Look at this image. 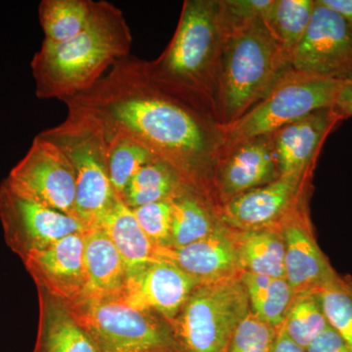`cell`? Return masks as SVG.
Wrapping results in <instances>:
<instances>
[{
    "label": "cell",
    "instance_id": "cell-10",
    "mask_svg": "<svg viewBox=\"0 0 352 352\" xmlns=\"http://www.w3.org/2000/svg\"><path fill=\"white\" fill-rule=\"evenodd\" d=\"M0 223L9 249L22 261L67 236L87 230L76 217L29 200L0 183Z\"/></svg>",
    "mask_w": 352,
    "mask_h": 352
},
{
    "label": "cell",
    "instance_id": "cell-31",
    "mask_svg": "<svg viewBox=\"0 0 352 352\" xmlns=\"http://www.w3.org/2000/svg\"><path fill=\"white\" fill-rule=\"evenodd\" d=\"M277 331L250 311L234 331L223 352H273Z\"/></svg>",
    "mask_w": 352,
    "mask_h": 352
},
{
    "label": "cell",
    "instance_id": "cell-17",
    "mask_svg": "<svg viewBox=\"0 0 352 352\" xmlns=\"http://www.w3.org/2000/svg\"><path fill=\"white\" fill-rule=\"evenodd\" d=\"M157 258L175 264L200 284L240 278L235 232L222 224L205 239L178 249H157Z\"/></svg>",
    "mask_w": 352,
    "mask_h": 352
},
{
    "label": "cell",
    "instance_id": "cell-14",
    "mask_svg": "<svg viewBox=\"0 0 352 352\" xmlns=\"http://www.w3.org/2000/svg\"><path fill=\"white\" fill-rule=\"evenodd\" d=\"M308 200L276 224L285 245V278L295 294L320 292L338 273L317 243Z\"/></svg>",
    "mask_w": 352,
    "mask_h": 352
},
{
    "label": "cell",
    "instance_id": "cell-7",
    "mask_svg": "<svg viewBox=\"0 0 352 352\" xmlns=\"http://www.w3.org/2000/svg\"><path fill=\"white\" fill-rule=\"evenodd\" d=\"M98 352H177L168 321L118 298L67 305Z\"/></svg>",
    "mask_w": 352,
    "mask_h": 352
},
{
    "label": "cell",
    "instance_id": "cell-36",
    "mask_svg": "<svg viewBox=\"0 0 352 352\" xmlns=\"http://www.w3.org/2000/svg\"><path fill=\"white\" fill-rule=\"evenodd\" d=\"M319 2L339 14L352 29V0H319Z\"/></svg>",
    "mask_w": 352,
    "mask_h": 352
},
{
    "label": "cell",
    "instance_id": "cell-4",
    "mask_svg": "<svg viewBox=\"0 0 352 352\" xmlns=\"http://www.w3.org/2000/svg\"><path fill=\"white\" fill-rule=\"evenodd\" d=\"M214 109L232 124L293 73L291 58L261 18L222 32Z\"/></svg>",
    "mask_w": 352,
    "mask_h": 352
},
{
    "label": "cell",
    "instance_id": "cell-28",
    "mask_svg": "<svg viewBox=\"0 0 352 352\" xmlns=\"http://www.w3.org/2000/svg\"><path fill=\"white\" fill-rule=\"evenodd\" d=\"M328 328L319 292L295 294L282 325L289 339L307 349Z\"/></svg>",
    "mask_w": 352,
    "mask_h": 352
},
{
    "label": "cell",
    "instance_id": "cell-22",
    "mask_svg": "<svg viewBox=\"0 0 352 352\" xmlns=\"http://www.w3.org/2000/svg\"><path fill=\"white\" fill-rule=\"evenodd\" d=\"M96 226L100 227L120 252L127 275L157 259L156 248L143 232L131 208L119 197Z\"/></svg>",
    "mask_w": 352,
    "mask_h": 352
},
{
    "label": "cell",
    "instance_id": "cell-27",
    "mask_svg": "<svg viewBox=\"0 0 352 352\" xmlns=\"http://www.w3.org/2000/svg\"><path fill=\"white\" fill-rule=\"evenodd\" d=\"M314 6V0H274L263 19L289 58L307 32Z\"/></svg>",
    "mask_w": 352,
    "mask_h": 352
},
{
    "label": "cell",
    "instance_id": "cell-18",
    "mask_svg": "<svg viewBox=\"0 0 352 352\" xmlns=\"http://www.w3.org/2000/svg\"><path fill=\"white\" fill-rule=\"evenodd\" d=\"M342 120L333 107L321 109L271 134L280 175L314 173L324 141Z\"/></svg>",
    "mask_w": 352,
    "mask_h": 352
},
{
    "label": "cell",
    "instance_id": "cell-9",
    "mask_svg": "<svg viewBox=\"0 0 352 352\" xmlns=\"http://www.w3.org/2000/svg\"><path fill=\"white\" fill-rule=\"evenodd\" d=\"M6 180L21 196L75 217L73 168L64 153L39 134Z\"/></svg>",
    "mask_w": 352,
    "mask_h": 352
},
{
    "label": "cell",
    "instance_id": "cell-34",
    "mask_svg": "<svg viewBox=\"0 0 352 352\" xmlns=\"http://www.w3.org/2000/svg\"><path fill=\"white\" fill-rule=\"evenodd\" d=\"M305 352H352V347L329 327L307 347Z\"/></svg>",
    "mask_w": 352,
    "mask_h": 352
},
{
    "label": "cell",
    "instance_id": "cell-21",
    "mask_svg": "<svg viewBox=\"0 0 352 352\" xmlns=\"http://www.w3.org/2000/svg\"><path fill=\"white\" fill-rule=\"evenodd\" d=\"M170 205V242L164 249H178L205 239L223 224L217 204L189 185L178 190Z\"/></svg>",
    "mask_w": 352,
    "mask_h": 352
},
{
    "label": "cell",
    "instance_id": "cell-11",
    "mask_svg": "<svg viewBox=\"0 0 352 352\" xmlns=\"http://www.w3.org/2000/svg\"><path fill=\"white\" fill-rule=\"evenodd\" d=\"M295 73L352 80V29L339 14L315 0L307 32L291 56Z\"/></svg>",
    "mask_w": 352,
    "mask_h": 352
},
{
    "label": "cell",
    "instance_id": "cell-26",
    "mask_svg": "<svg viewBox=\"0 0 352 352\" xmlns=\"http://www.w3.org/2000/svg\"><path fill=\"white\" fill-rule=\"evenodd\" d=\"M92 0H43L38 6V20L44 41L60 43L74 38L87 24Z\"/></svg>",
    "mask_w": 352,
    "mask_h": 352
},
{
    "label": "cell",
    "instance_id": "cell-37",
    "mask_svg": "<svg viewBox=\"0 0 352 352\" xmlns=\"http://www.w3.org/2000/svg\"><path fill=\"white\" fill-rule=\"evenodd\" d=\"M273 352H305V349L298 346L293 340L289 339L281 327L277 331V337Z\"/></svg>",
    "mask_w": 352,
    "mask_h": 352
},
{
    "label": "cell",
    "instance_id": "cell-33",
    "mask_svg": "<svg viewBox=\"0 0 352 352\" xmlns=\"http://www.w3.org/2000/svg\"><path fill=\"white\" fill-rule=\"evenodd\" d=\"M274 0H223L219 2L222 32L252 21L263 19Z\"/></svg>",
    "mask_w": 352,
    "mask_h": 352
},
{
    "label": "cell",
    "instance_id": "cell-2",
    "mask_svg": "<svg viewBox=\"0 0 352 352\" xmlns=\"http://www.w3.org/2000/svg\"><path fill=\"white\" fill-rule=\"evenodd\" d=\"M132 34L124 12L94 1L82 31L60 43L43 41L31 63L38 99L64 101L90 89L116 62L131 55Z\"/></svg>",
    "mask_w": 352,
    "mask_h": 352
},
{
    "label": "cell",
    "instance_id": "cell-35",
    "mask_svg": "<svg viewBox=\"0 0 352 352\" xmlns=\"http://www.w3.org/2000/svg\"><path fill=\"white\" fill-rule=\"evenodd\" d=\"M333 108L342 120L352 118V80L342 82Z\"/></svg>",
    "mask_w": 352,
    "mask_h": 352
},
{
    "label": "cell",
    "instance_id": "cell-13",
    "mask_svg": "<svg viewBox=\"0 0 352 352\" xmlns=\"http://www.w3.org/2000/svg\"><path fill=\"white\" fill-rule=\"evenodd\" d=\"M279 170L271 135L241 141L220 149L212 192L217 207L279 178Z\"/></svg>",
    "mask_w": 352,
    "mask_h": 352
},
{
    "label": "cell",
    "instance_id": "cell-32",
    "mask_svg": "<svg viewBox=\"0 0 352 352\" xmlns=\"http://www.w3.org/2000/svg\"><path fill=\"white\" fill-rule=\"evenodd\" d=\"M143 232L156 249L168 248L171 232L170 200L132 208Z\"/></svg>",
    "mask_w": 352,
    "mask_h": 352
},
{
    "label": "cell",
    "instance_id": "cell-12",
    "mask_svg": "<svg viewBox=\"0 0 352 352\" xmlns=\"http://www.w3.org/2000/svg\"><path fill=\"white\" fill-rule=\"evenodd\" d=\"M312 175H281L231 199L219 208L222 223L234 230L276 226L296 206L309 199Z\"/></svg>",
    "mask_w": 352,
    "mask_h": 352
},
{
    "label": "cell",
    "instance_id": "cell-29",
    "mask_svg": "<svg viewBox=\"0 0 352 352\" xmlns=\"http://www.w3.org/2000/svg\"><path fill=\"white\" fill-rule=\"evenodd\" d=\"M106 140L109 178L116 196L120 198L132 177L157 157L143 146L122 136H106Z\"/></svg>",
    "mask_w": 352,
    "mask_h": 352
},
{
    "label": "cell",
    "instance_id": "cell-5",
    "mask_svg": "<svg viewBox=\"0 0 352 352\" xmlns=\"http://www.w3.org/2000/svg\"><path fill=\"white\" fill-rule=\"evenodd\" d=\"M69 160L76 178L75 217L87 227L96 226L117 198L107 166V140L96 120L68 110L66 120L39 132Z\"/></svg>",
    "mask_w": 352,
    "mask_h": 352
},
{
    "label": "cell",
    "instance_id": "cell-6",
    "mask_svg": "<svg viewBox=\"0 0 352 352\" xmlns=\"http://www.w3.org/2000/svg\"><path fill=\"white\" fill-rule=\"evenodd\" d=\"M249 312V298L240 278L199 285L170 322L176 351L223 352Z\"/></svg>",
    "mask_w": 352,
    "mask_h": 352
},
{
    "label": "cell",
    "instance_id": "cell-1",
    "mask_svg": "<svg viewBox=\"0 0 352 352\" xmlns=\"http://www.w3.org/2000/svg\"><path fill=\"white\" fill-rule=\"evenodd\" d=\"M62 102L68 110L96 120L107 138L120 135L143 146L215 203L212 175L222 145L219 127L205 111L157 82L147 61L122 58L90 89Z\"/></svg>",
    "mask_w": 352,
    "mask_h": 352
},
{
    "label": "cell",
    "instance_id": "cell-30",
    "mask_svg": "<svg viewBox=\"0 0 352 352\" xmlns=\"http://www.w3.org/2000/svg\"><path fill=\"white\" fill-rule=\"evenodd\" d=\"M319 295L329 327L352 347V277L337 273Z\"/></svg>",
    "mask_w": 352,
    "mask_h": 352
},
{
    "label": "cell",
    "instance_id": "cell-16",
    "mask_svg": "<svg viewBox=\"0 0 352 352\" xmlns=\"http://www.w3.org/2000/svg\"><path fill=\"white\" fill-rule=\"evenodd\" d=\"M83 234L67 236L23 261L36 286L67 305L76 302L85 289Z\"/></svg>",
    "mask_w": 352,
    "mask_h": 352
},
{
    "label": "cell",
    "instance_id": "cell-19",
    "mask_svg": "<svg viewBox=\"0 0 352 352\" xmlns=\"http://www.w3.org/2000/svg\"><path fill=\"white\" fill-rule=\"evenodd\" d=\"M83 239L85 285L78 300L120 298L127 278L126 264L120 252L100 227L88 228Z\"/></svg>",
    "mask_w": 352,
    "mask_h": 352
},
{
    "label": "cell",
    "instance_id": "cell-24",
    "mask_svg": "<svg viewBox=\"0 0 352 352\" xmlns=\"http://www.w3.org/2000/svg\"><path fill=\"white\" fill-rule=\"evenodd\" d=\"M240 279L247 291L250 311L279 330L295 296V292L286 278L243 272Z\"/></svg>",
    "mask_w": 352,
    "mask_h": 352
},
{
    "label": "cell",
    "instance_id": "cell-15",
    "mask_svg": "<svg viewBox=\"0 0 352 352\" xmlns=\"http://www.w3.org/2000/svg\"><path fill=\"white\" fill-rule=\"evenodd\" d=\"M200 283L164 259L157 258L127 275L120 300L153 312L170 324Z\"/></svg>",
    "mask_w": 352,
    "mask_h": 352
},
{
    "label": "cell",
    "instance_id": "cell-8",
    "mask_svg": "<svg viewBox=\"0 0 352 352\" xmlns=\"http://www.w3.org/2000/svg\"><path fill=\"white\" fill-rule=\"evenodd\" d=\"M342 82L293 72L239 119L219 126L221 148L271 135L315 111L333 107Z\"/></svg>",
    "mask_w": 352,
    "mask_h": 352
},
{
    "label": "cell",
    "instance_id": "cell-3",
    "mask_svg": "<svg viewBox=\"0 0 352 352\" xmlns=\"http://www.w3.org/2000/svg\"><path fill=\"white\" fill-rule=\"evenodd\" d=\"M222 41L219 2L186 0L175 36L161 56L147 62L148 72L201 110L214 109Z\"/></svg>",
    "mask_w": 352,
    "mask_h": 352
},
{
    "label": "cell",
    "instance_id": "cell-25",
    "mask_svg": "<svg viewBox=\"0 0 352 352\" xmlns=\"http://www.w3.org/2000/svg\"><path fill=\"white\" fill-rule=\"evenodd\" d=\"M185 184L186 182L175 168L157 157L132 177L120 199L132 210L170 200Z\"/></svg>",
    "mask_w": 352,
    "mask_h": 352
},
{
    "label": "cell",
    "instance_id": "cell-20",
    "mask_svg": "<svg viewBox=\"0 0 352 352\" xmlns=\"http://www.w3.org/2000/svg\"><path fill=\"white\" fill-rule=\"evenodd\" d=\"M38 326L32 352H98L66 303L38 288Z\"/></svg>",
    "mask_w": 352,
    "mask_h": 352
},
{
    "label": "cell",
    "instance_id": "cell-23",
    "mask_svg": "<svg viewBox=\"0 0 352 352\" xmlns=\"http://www.w3.org/2000/svg\"><path fill=\"white\" fill-rule=\"evenodd\" d=\"M234 232L243 272L285 278V245L276 226Z\"/></svg>",
    "mask_w": 352,
    "mask_h": 352
}]
</instances>
